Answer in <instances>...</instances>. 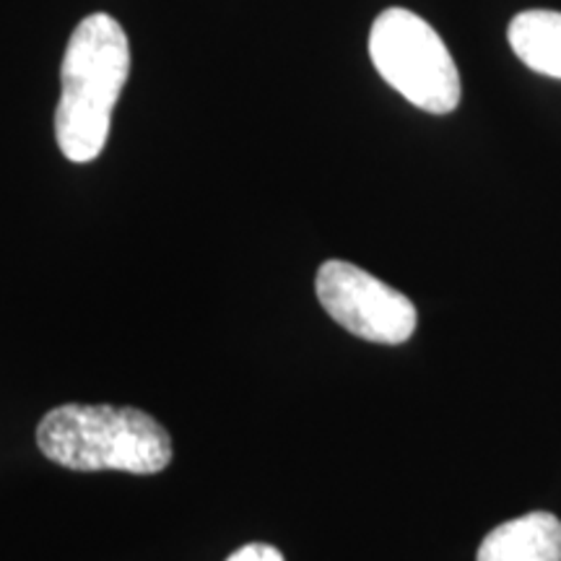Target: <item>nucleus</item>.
I'll return each mask as SVG.
<instances>
[{"label": "nucleus", "instance_id": "4", "mask_svg": "<svg viewBox=\"0 0 561 561\" xmlns=\"http://www.w3.org/2000/svg\"><path fill=\"white\" fill-rule=\"evenodd\" d=\"M314 291L322 310L356 339L398 346L416 331L413 301L354 263H322Z\"/></svg>", "mask_w": 561, "mask_h": 561}, {"label": "nucleus", "instance_id": "2", "mask_svg": "<svg viewBox=\"0 0 561 561\" xmlns=\"http://www.w3.org/2000/svg\"><path fill=\"white\" fill-rule=\"evenodd\" d=\"M37 445L70 471L161 473L172 462V437L157 419L121 405H58L39 421Z\"/></svg>", "mask_w": 561, "mask_h": 561}, {"label": "nucleus", "instance_id": "5", "mask_svg": "<svg viewBox=\"0 0 561 561\" xmlns=\"http://www.w3.org/2000/svg\"><path fill=\"white\" fill-rule=\"evenodd\" d=\"M476 561H561V520L551 512H528L496 525Z\"/></svg>", "mask_w": 561, "mask_h": 561}, {"label": "nucleus", "instance_id": "3", "mask_svg": "<svg viewBox=\"0 0 561 561\" xmlns=\"http://www.w3.org/2000/svg\"><path fill=\"white\" fill-rule=\"evenodd\" d=\"M377 73L413 107L447 115L460 104V73L437 30L409 9H388L369 32Z\"/></svg>", "mask_w": 561, "mask_h": 561}, {"label": "nucleus", "instance_id": "7", "mask_svg": "<svg viewBox=\"0 0 561 561\" xmlns=\"http://www.w3.org/2000/svg\"><path fill=\"white\" fill-rule=\"evenodd\" d=\"M227 561H284V553L268 543H248L240 551L231 553Z\"/></svg>", "mask_w": 561, "mask_h": 561}, {"label": "nucleus", "instance_id": "6", "mask_svg": "<svg viewBox=\"0 0 561 561\" xmlns=\"http://www.w3.org/2000/svg\"><path fill=\"white\" fill-rule=\"evenodd\" d=\"M512 53L536 73L561 79V13L533 9L510 21Z\"/></svg>", "mask_w": 561, "mask_h": 561}, {"label": "nucleus", "instance_id": "1", "mask_svg": "<svg viewBox=\"0 0 561 561\" xmlns=\"http://www.w3.org/2000/svg\"><path fill=\"white\" fill-rule=\"evenodd\" d=\"M128 76L130 45L123 24L110 13H91L70 34L60 66L55 138L68 161L89 164L104 151Z\"/></svg>", "mask_w": 561, "mask_h": 561}]
</instances>
